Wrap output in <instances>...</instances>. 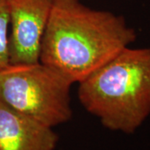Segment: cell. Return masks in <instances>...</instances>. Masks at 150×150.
<instances>
[{
    "label": "cell",
    "mask_w": 150,
    "mask_h": 150,
    "mask_svg": "<svg viewBox=\"0 0 150 150\" xmlns=\"http://www.w3.org/2000/svg\"><path fill=\"white\" fill-rule=\"evenodd\" d=\"M10 20L7 0H0V70L10 64L9 61Z\"/></svg>",
    "instance_id": "6"
},
{
    "label": "cell",
    "mask_w": 150,
    "mask_h": 150,
    "mask_svg": "<svg viewBox=\"0 0 150 150\" xmlns=\"http://www.w3.org/2000/svg\"><path fill=\"white\" fill-rule=\"evenodd\" d=\"M7 2L10 20V64L39 63L41 43L55 0Z\"/></svg>",
    "instance_id": "4"
},
{
    "label": "cell",
    "mask_w": 150,
    "mask_h": 150,
    "mask_svg": "<svg viewBox=\"0 0 150 150\" xmlns=\"http://www.w3.org/2000/svg\"><path fill=\"white\" fill-rule=\"evenodd\" d=\"M124 17L80 0H55L43 34L40 62L79 83L137 38Z\"/></svg>",
    "instance_id": "1"
},
{
    "label": "cell",
    "mask_w": 150,
    "mask_h": 150,
    "mask_svg": "<svg viewBox=\"0 0 150 150\" xmlns=\"http://www.w3.org/2000/svg\"><path fill=\"white\" fill-rule=\"evenodd\" d=\"M79 83L81 104L103 127L134 134L150 115V47L125 48Z\"/></svg>",
    "instance_id": "2"
},
{
    "label": "cell",
    "mask_w": 150,
    "mask_h": 150,
    "mask_svg": "<svg viewBox=\"0 0 150 150\" xmlns=\"http://www.w3.org/2000/svg\"><path fill=\"white\" fill-rule=\"evenodd\" d=\"M59 135L0 101V150H55Z\"/></svg>",
    "instance_id": "5"
},
{
    "label": "cell",
    "mask_w": 150,
    "mask_h": 150,
    "mask_svg": "<svg viewBox=\"0 0 150 150\" xmlns=\"http://www.w3.org/2000/svg\"><path fill=\"white\" fill-rule=\"evenodd\" d=\"M73 83L59 70L41 62L9 64L0 70V101L54 128L72 118Z\"/></svg>",
    "instance_id": "3"
}]
</instances>
